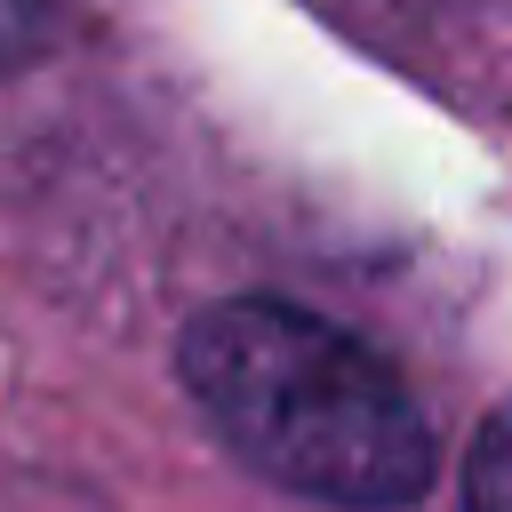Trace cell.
<instances>
[{
  "mask_svg": "<svg viewBox=\"0 0 512 512\" xmlns=\"http://www.w3.org/2000/svg\"><path fill=\"white\" fill-rule=\"evenodd\" d=\"M184 384L208 424L296 496L376 512L432 488L440 448L416 392L336 320L272 296L208 304L184 328Z\"/></svg>",
  "mask_w": 512,
  "mask_h": 512,
  "instance_id": "cell-1",
  "label": "cell"
},
{
  "mask_svg": "<svg viewBox=\"0 0 512 512\" xmlns=\"http://www.w3.org/2000/svg\"><path fill=\"white\" fill-rule=\"evenodd\" d=\"M464 512H512V408H496L464 464Z\"/></svg>",
  "mask_w": 512,
  "mask_h": 512,
  "instance_id": "cell-2",
  "label": "cell"
},
{
  "mask_svg": "<svg viewBox=\"0 0 512 512\" xmlns=\"http://www.w3.org/2000/svg\"><path fill=\"white\" fill-rule=\"evenodd\" d=\"M48 40V0H0V72H16Z\"/></svg>",
  "mask_w": 512,
  "mask_h": 512,
  "instance_id": "cell-3",
  "label": "cell"
}]
</instances>
